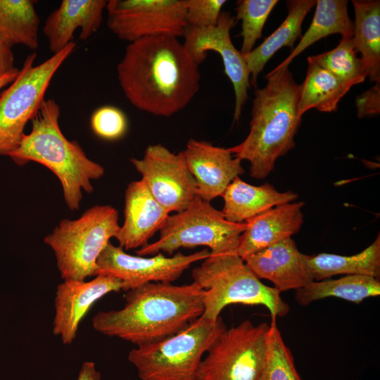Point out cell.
I'll return each instance as SVG.
<instances>
[{"label": "cell", "instance_id": "20", "mask_svg": "<svg viewBox=\"0 0 380 380\" xmlns=\"http://www.w3.org/2000/svg\"><path fill=\"white\" fill-rule=\"evenodd\" d=\"M303 205L301 201L279 204L245 222L247 226L239 239V256L244 260L298 233L303 223Z\"/></svg>", "mask_w": 380, "mask_h": 380}, {"label": "cell", "instance_id": "32", "mask_svg": "<svg viewBox=\"0 0 380 380\" xmlns=\"http://www.w3.org/2000/svg\"><path fill=\"white\" fill-rule=\"evenodd\" d=\"M90 125L93 132L99 138L115 141L125 134L128 121L122 110L113 106L106 105L93 112Z\"/></svg>", "mask_w": 380, "mask_h": 380}, {"label": "cell", "instance_id": "18", "mask_svg": "<svg viewBox=\"0 0 380 380\" xmlns=\"http://www.w3.org/2000/svg\"><path fill=\"white\" fill-rule=\"evenodd\" d=\"M306 255L288 238L257 251L243 260L260 279L270 281L279 292L300 289L314 281L309 272Z\"/></svg>", "mask_w": 380, "mask_h": 380}, {"label": "cell", "instance_id": "14", "mask_svg": "<svg viewBox=\"0 0 380 380\" xmlns=\"http://www.w3.org/2000/svg\"><path fill=\"white\" fill-rule=\"evenodd\" d=\"M229 12L222 11L215 26L195 27L187 25L183 43L186 51L199 65L207 58V52H217L222 60L224 72L232 82L235 94L234 122L238 121L251 88L250 75L244 56L234 46L230 30L236 23Z\"/></svg>", "mask_w": 380, "mask_h": 380}, {"label": "cell", "instance_id": "13", "mask_svg": "<svg viewBox=\"0 0 380 380\" xmlns=\"http://www.w3.org/2000/svg\"><path fill=\"white\" fill-rule=\"evenodd\" d=\"M130 162L153 197L170 213L186 209L196 197V181L182 152L172 153L162 144H152L141 158Z\"/></svg>", "mask_w": 380, "mask_h": 380}, {"label": "cell", "instance_id": "23", "mask_svg": "<svg viewBox=\"0 0 380 380\" xmlns=\"http://www.w3.org/2000/svg\"><path fill=\"white\" fill-rule=\"evenodd\" d=\"M355 22L353 41L361 54L367 77L380 80V1L353 0Z\"/></svg>", "mask_w": 380, "mask_h": 380}, {"label": "cell", "instance_id": "2", "mask_svg": "<svg viewBox=\"0 0 380 380\" xmlns=\"http://www.w3.org/2000/svg\"><path fill=\"white\" fill-rule=\"evenodd\" d=\"M205 290L196 282L174 285L151 282L127 291L120 310L101 311L92 318L98 332L136 346L175 334L204 311Z\"/></svg>", "mask_w": 380, "mask_h": 380}, {"label": "cell", "instance_id": "28", "mask_svg": "<svg viewBox=\"0 0 380 380\" xmlns=\"http://www.w3.org/2000/svg\"><path fill=\"white\" fill-rule=\"evenodd\" d=\"M33 0H0V37L9 46L39 47V18Z\"/></svg>", "mask_w": 380, "mask_h": 380}, {"label": "cell", "instance_id": "1", "mask_svg": "<svg viewBox=\"0 0 380 380\" xmlns=\"http://www.w3.org/2000/svg\"><path fill=\"white\" fill-rule=\"evenodd\" d=\"M117 77L129 102L156 116L170 117L182 110L200 88L198 65L183 43L169 35L128 43Z\"/></svg>", "mask_w": 380, "mask_h": 380}, {"label": "cell", "instance_id": "7", "mask_svg": "<svg viewBox=\"0 0 380 380\" xmlns=\"http://www.w3.org/2000/svg\"><path fill=\"white\" fill-rule=\"evenodd\" d=\"M118 220L114 207L97 205L76 220H62L44 237L63 281H83L96 276L99 255L120 229Z\"/></svg>", "mask_w": 380, "mask_h": 380}, {"label": "cell", "instance_id": "4", "mask_svg": "<svg viewBox=\"0 0 380 380\" xmlns=\"http://www.w3.org/2000/svg\"><path fill=\"white\" fill-rule=\"evenodd\" d=\"M60 115L56 101L45 99L31 120L30 132L8 156L18 165L32 161L49 169L60 181L67 206L75 211L80 207L83 191L91 194V181L100 179L105 170L87 156L77 141L66 138L59 125Z\"/></svg>", "mask_w": 380, "mask_h": 380}, {"label": "cell", "instance_id": "6", "mask_svg": "<svg viewBox=\"0 0 380 380\" xmlns=\"http://www.w3.org/2000/svg\"><path fill=\"white\" fill-rule=\"evenodd\" d=\"M226 329L220 317L201 316L175 334L136 346L128 360L141 380H198L203 355Z\"/></svg>", "mask_w": 380, "mask_h": 380}, {"label": "cell", "instance_id": "10", "mask_svg": "<svg viewBox=\"0 0 380 380\" xmlns=\"http://www.w3.org/2000/svg\"><path fill=\"white\" fill-rule=\"evenodd\" d=\"M270 324L249 320L226 329L203 358L198 380H256L265 360Z\"/></svg>", "mask_w": 380, "mask_h": 380}, {"label": "cell", "instance_id": "27", "mask_svg": "<svg viewBox=\"0 0 380 380\" xmlns=\"http://www.w3.org/2000/svg\"><path fill=\"white\" fill-rule=\"evenodd\" d=\"M379 294V279L365 275H346L337 279L312 281L296 290L295 299L303 306L329 297L358 304Z\"/></svg>", "mask_w": 380, "mask_h": 380}, {"label": "cell", "instance_id": "5", "mask_svg": "<svg viewBox=\"0 0 380 380\" xmlns=\"http://www.w3.org/2000/svg\"><path fill=\"white\" fill-rule=\"evenodd\" d=\"M192 271L194 282L205 290L203 317L216 321L227 305H263L272 322L289 311L274 287L265 285L237 253L213 255Z\"/></svg>", "mask_w": 380, "mask_h": 380}, {"label": "cell", "instance_id": "29", "mask_svg": "<svg viewBox=\"0 0 380 380\" xmlns=\"http://www.w3.org/2000/svg\"><path fill=\"white\" fill-rule=\"evenodd\" d=\"M310 58L342 82L351 87L363 82L367 77L353 37H342L334 49Z\"/></svg>", "mask_w": 380, "mask_h": 380}, {"label": "cell", "instance_id": "19", "mask_svg": "<svg viewBox=\"0 0 380 380\" xmlns=\"http://www.w3.org/2000/svg\"><path fill=\"white\" fill-rule=\"evenodd\" d=\"M106 0H63L47 17L43 27L50 51L53 53L73 41L80 29L79 37L87 40L101 27L106 9Z\"/></svg>", "mask_w": 380, "mask_h": 380}, {"label": "cell", "instance_id": "17", "mask_svg": "<svg viewBox=\"0 0 380 380\" xmlns=\"http://www.w3.org/2000/svg\"><path fill=\"white\" fill-rule=\"evenodd\" d=\"M169 215L141 179L132 182L125 194L124 222L114 238L123 249L140 248L160 230Z\"/></svg>", "mask_w": 380, "mask_h": 380}, {"label": "cell", "instance_id": "8", "mask_svg": "<svg viewBox=\"0 0 380 380\" xmlns=\"http://www.w3.org/2000/svg\"><path fill=\"white\" fill-rule=\"evenodd\" d=\"M246 223L228 221L222 211L196 196L184 210L169 215L159 239L137 251L138 255L172 254L181 248L207 246L213 255L237 253ZM238 254V253H237Z\"/></svg>", "mask_w": 380, "mask_h": 380}, {"label": "cell", "instance_id": "22", "mask_svg": "<svg viewBox=\"0 0 380 380\" xmlns=\"http://www.w3.org/2000/svg\"><path fill=\"white\" fill-rule=\"evenodd\" d=\"M288 15L280 26L258 47L244 56L250 83L257 87V80L267 62L280 49H294L296 41L301 37L302 23L307 14L316 5V0L286 1Z\"/></svg>", "mask_w": 380, "mask_h": 380}, {"label": "cell", "instance_id": "33", "mask_svg": "<svg viewBox=\"0 0 380 380\" xmlns=\"http://www.w3.org/2000/svg\"><path fill=\"white\" fill-rule=\"evenodd\" d=\"M225 0H186L187 25L195 27L215 26Z\"/></svg>", "mask_w": 380, "mask_h": 380}, {"label": "cell", "instance_id": "37", "mask_svg": "<svg viewBox=\"0 0 380 380\" xmlns=\"http://www.w3.org/2000/svg\"><path fill=\"white\" fill-rule=\"evenodd\" d=\"M19 70L18 68L8 72L1 76H0V89L3 87L10 84L15 78L18 73Z\"/></svg>", "mask_w": 380, "mask_h": 380}, {"label": "cell", "instance_id": "34", "mask_svg": "<svg viewBox=\"0 0 380 380\" xmlns=\"http://www.w3.org/2000/svg\"><path fill=\"white\" fill-rule=\"evenodd\" d=\"M357 117H372L379 114L380 112V80L375 84L359 95L355 101Z\"/></svg>", "mask_w": 380, "mask_h": 380}, {"label": "cell", "instance_id": "15", "mask_svg": "<svg viewBox=\"0 0 380 380\" xmlns=\"http://www.w3.org/2000/svg\"><path fill=\"white\" fill-rule=\"evenodd\" d=\"M117 278L96 275L89 281L66 280L56 288L53 334L65 345L75 339L80 322L91 306L104 296L122 290Z\"/></svg>", "mask_w": 380, "mask_h": 380}, {"label": "cell", "instance_id": "24", "mask_svg": "<svg viewBox=\"0 0 380 380\" xmlns=\"http://www.w3.org/2000/svg\"><path fill=\"white\" fill-rule=\"evenodd\" d=\"M306 264L314 281L337 274L365 275L379 279L380 235L362 252L350 256L331 253L307 255Z\"/></svg>", "mask_w": 380, "mask_h": 380}, {"label": "cell", "instance_id": "12", "mask_svg": "<svg viewBox=\"0 0 380 380\" xmlns=\"http://www.w3.org/2000/svg\"><path fill=\"white\" fill-rule=\"evenodd\" d=\"M210 255V251L203 249L189 255L179 252L172 257L162 253L149 258L136 256L109 242L98 258L96 276L117 278L122 282V290L128 291L151 282L172 283L193 263Z\"/></svg>", "mask_w": 380, "mask_h": 380}, {"label": "cell", "instance_id": "30", "mask_svg": "<svg viewBox=\"0 0 380 380\" xmlns=\"http://www.w3.org/2000/svg\"><path fill=\"white\" fill-rule=\"evenodd\" d=\"M256 380H303L293 355L285 344L277 322L270 323L267 355Z\"/></svg>", "mask_w": 380, "mask_h": 380}, {"label": "cell", "instance_id": "9", "mask_svg": "<svg viewBox=\"0 0 380 380\" xmlns=\"http://www.w3.org/2000/svg\"><path fill=\"white\" fill-rule=\"evenodd\" d=\"M76 46L72 41L37 65H34L36 53L29 54L15 78L1 92L0 156H8L19 146L27 123L37 114L52 79Z\"/></svg>", "mask_w": 380, "mask_h": 380}, {"label": "cell", "instance_id": "3", "mask_svg": "<svg viewBox=\"0 0 380 380\" xmlns=\"http://www.w3.org/2000/svg\"><path fill=\"white\" fill-rule=\"evenodd\" d=\"M265 79L267 84L255 91L249 134L229 148L234 157L250 163V175L259 179L268 176L276 160L295 146L302 118L298 114L300 85L289 68H275Z\"/></svg>", "mask_w": 380, "mask_h": 380}, {"label": "cell", "instance_id": "25", "mask_svg": "<svg viewBox=\"0 0 380 380\" xmlns=\"http://www.w3.org/2000/svg\"><path fill=\"white\" fill-rule=\"evenodd\" d=\"M353 22L348 13L346 0H316L311 24L289 56L276 68L288 67L305 49L319 39L333 34L353 37Z\"/></svg>", "mask_w": 380, "mask_h": 380}, {"label": "cell", "instance_id": "21", "mask_svg": "<svg viewBox=\"0 0 380 380\" xmlns=\"http://www.w3.org/2000/svg\"><path fill=\"white\" fill-rule=\"evenodd\" d=\"M222 197L224 205L221 211L225 219L243 223L277 205L295 201L298 194L291 191L279 192L269 183L251 185L237 177Z\"/></svg>", "mask_w": 380, "mask_h": 380}, {"label": "cell", "instance_id": "11", "mask_svg": "<svg viewBox=\"0 0 380 380\" xmlns=\"http://www.w3.org/2000/svg\"><path fill=\"white\" fill-rule=\"evenodd\" d=\"M186 0H109L107 27L128 43L156 35L183 37Z\"/></svg>", "mask_w": 380, "mask_h": 380}, {"label": "cell", "instance_id": "16", "mask_svg": "<svg viewBox=\"0 0 380 380\" xmlns=\"http://www.w3.org/2000/svg\"><path fill=\"white\" fill-rule=\"evenodd\" d=\"M182 152L196 181V196L203 201L222 196L229 184L244 173L241 160L229 148L191 138Z\"/></svg>", "mask_w": 380, "mask_h": 380}, {"label": "cell", "instance_id": "36", "mask_svg": "<svg viewBox=\"0 0 380 380\" xmlns=\"http://www.w3.org/2000/svg\"><path fill=\"white\" fill-rule=\"evenodd\" d=\"M77 380H101V374L97 371L95 363L91 361L83 362Z\"/></svg>", "mask_w": 380, "mask_h": 380}, {"label": "cell", "instance_id": "31", "mask_svg": "<svg viewBox=\"0 0 380 380\" xmlns=\"http://www.w3.org/2000/svg\"><path fill=\"white\" fill-rule=\"evenodd\" d=\"M277 0H239L235 11L236 21L241 20L243 38L241 53L244 56L250 53L262 36L264 25Z\"/></svg>", "mask_w": 380, "mask_h": 380}, {"label": "cell", "instance_id": "26", "mask_svg": "<svg viewBox=\"0 0 380 380\" xmlns=\"http://www.w3.org/2000/svg\"><path fill=\"white\" fill-rule=\"evenodd\" d=\"M308 66L302 84L298 102L300 117L308 110L320 112L336 111L341 99L351 89L328 70L308 58Z\"/></svg>", "mask_w": 380, "mask_h": 380}, {"label": "cell", "instance_id": "35", "mask_svg": "<svg viewBox=\"0 0 380 380\" xmlns=\"http://www.w3.org/2000/svg\"><path fill=\"white\" fill-rule=\"evenodd\" d=\"M16 68L12 47L0 37V76Z\"/></svg>", "mask_w": 380, "mask_h": 380}]
</instances>
